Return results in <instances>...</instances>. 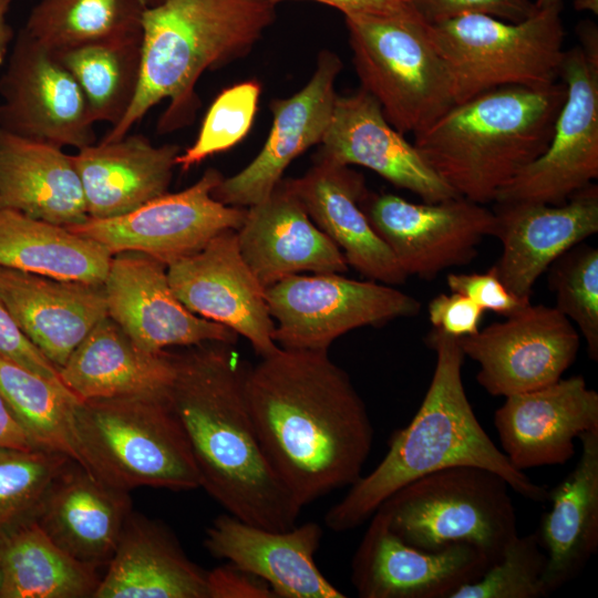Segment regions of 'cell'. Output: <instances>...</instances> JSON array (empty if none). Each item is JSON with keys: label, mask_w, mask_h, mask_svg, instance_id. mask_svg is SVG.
<instances>
[{"label": "cell", "mask_w": 598, "mask_h": 598, "mask_svg": "<svg viewBox=\"0 0 598 598\" xmlns=\"http://www.w3.org/2000/svg\"><path fill=\"white\" fill-rule=\"evenodd\" d=\"M244 391L262 450L301 508L361 477L373 425L328 351L279 347L245 368Z\"/></svg>", "instance_id": "1"}, {"label": "cell", "mask_w": 598, "mask_h": 598, "mask_svg": "<svg viewBox=\"0 0 598 598\" xmlns=\"http://www.w3.org/2000/svg\"><path fill=\"white\" fill-rule=\"evenodd\" d=\"M230 346L212 341L174 353L168 400L189 442L200 487L236 518L287 530L302 508L262 450L244 391L246 365Z\"/></svg>", "instance_id": "2"}, {"label": "cell", "mask_w": 598, "mask_h": 598, "mask_svg": "<svg viewBox=\"0 0 598 598\" xmlns=\"http://www.w3.org/2000/svg\"><path fill=\"white\" fill-rule=\"evenodd\" d=\"M425 343L435 352V368L423 401L367 476L324 515L326 526L344 533L370 519L379 506L404 485L436 471L480 466L499 474L513 491L533 502H546L548 489L514 467L478 422L467 399L457 338L433 328Z\"/></svg>", "instance_id": "3"}, {"label": "cell", "mask_w": 598, "mask_h": 598, "mask_svg": "<svg viewBox=\"0 0 598 598\" xmlns=\"http://www.w3.org/2000/svg\"><path fill=\"white\" fill-rule=\"evenodd\" d=\"M276 4L270 0H166L145 9L135 99L101 141L124 137L163 100L168 105L158 120V133L190 124L199 106L198 79L207 70L247 55L274 23Z\"/></svg>", "instance_id": "4"}, {"label": "cell", "mask_w": 598, "mask_h": 598, "mask_svg": "<svg viewBox=\"0 0 598 598\" xmlns=\"http://www.w3.org/2000/svg\"><path fill=\"white\" fill-rule=\"evenodd\" d=\"M566 85L502 86L453 105L413 145L456 195L485 205L547 148Z\"/></svg>", "instance_id": "5"}, {"label": "cell", "mask_w": 598, "mask_h": 598, "mask_svg": "<svg viewBox=\"0 0 598 598\" xmlns=\"http://www.w3.org/2000/svg\"><path fill=\"white\" fill-rule=\"evenodd\" d=\"M74 425L86 468L114 486L200 487L189 442L168 396L79 401Z\"/></svg>", "instance_id": "6"}, {"label": "cell", "mask_w": 598, "mask_h": 598, "mask_svg": "<svg viewBox=\"0 0 598 598\" xmlns=\"http://www.w3.org/2000/svg\"><path fill=\"white\" fill-rule=\"evenodd\" d=\"M361 87L401 134H419L453 105L450 71L430 27L412 9L344 16Z\"/></svg>", "instance_id": "7"}, {"label": "cell", "mask_w": 598, "mask_h": 598, "mask_svg": "<svg viewBox=\"0 0 598 598\" xmlns=\"http://www.w3.org/2000/svg\"><path fill=\"white\" fill-rule=\"evenodd\" d=\"M509 489L493 471L452 466L404 485L379 508L405 543L430 551L468 544L492 566L518 535Z\"/></svg>", "instance_id": "8"}, {"label": "cell", "mask_w": 598, "mask_h": 598, "mask_svg": "<svg viewBox=\"0 0 598 598\" xmlns=\"http://www.w3.org/2000/svg\"><path fill=\"white\" fill-rule=\"evenodd\" d=\"M561 6L520 22L466 14L429 24L453 81L455 104L502 86L543 87L559 80L565 31Z\"/></svg>", "instance_id": "9"}, {"label": "cell", "mask_w": 598, "mask_h": 598, "mask_svg": "<svg viewBox=\"0 0 598 598\" xmlns=\"http://www.w3.org/2000/svg\"><path fill=\"white\" fill-rule=\"evenodd\" d=\"M274 339L283 349L328 351L350 330L419 315L421 302L391 285L342 274L292 275L266 288Z\"/></svg>", "instance_id": "10"}, {"label": "cell", "mask_w": 598, "mask_h": 598, "mask_svg": "<svg viewBox=\"0 0 598 598\" xmlns=\"http://www.w3.org/2000/svg\"><path fill=\"white\" fill-rule=\"evenodd\" d=\"M223 178L210 167L181 192H167L127 214L87 218L68 229L101 244L112 255L136 251L169 266L198 252L218 234L243 225L247 208L225 205L212 195Z\"/></svg>", "instance_id": "11"}, {"label": "cell", "mask_w": 598, "mask_h": 598, "mask_svg": "<svg viewBox=\"0 0 598 598\" xmlns=\"http://www.w3.org/2000/svg\"><path fill=\"white\" fill-rule=\"evenodd\" d=\"M361 208L404 274L423 279L470 264L496 226L494 212L461 196L415 204L398 195L368 192Z\"/></svg>", "instance_id": "12"}, {"label": "cell", "mask_w": 598, "mask_h": 598, "mask_svg": "<svg viewBox=\"0 0 598 598\" xmlns=\"http://www.w3.org/2000/svg\"><path fill=\"white\" fill-rule=\"evenodd\" d=\"M559 79L566 99L546 151L497 193L494 202L560 205L598 177V63L565 50Z\"/></svg>", "instance_id": "13"}, {"label": "cell", "mask_w": 598, "mask_h": 598, "mask_svg": "<svg viewBox=\"0 0 598 598\" xmlns=\"http://www.w3.org/2000/svg\"><path fill=\"white\" fill-rule=\"evenodd\" d=\"M457 341L464 355L480 365L478 384L491 395L504 398L559 380L580 344L567 317L555 307L530 302L504 321Z\"/></svg>", "instance_id": "14"}, {"label": "cell", "mask_w": 598, "mask_h": 598, "mask_svg": "<svg viewBox=\"0 0 598 598\" xmlns=\"http://www.w3.org/2000/svg\"><path fill=\"white\" fill-rule=\"evenodd\" d=\"M0 127L59 147L95 142L86 99L55 54L21 29L0 78Z\"/></svg>", "instance_id": "15"}, {"label": "cell", "mask_w": 598, "mask_h": 598, "mask_svg": "<svg viewBox=\"0 0 598 598\" xmlns=\"http://www.w3.org/2000/svg\"><path fill=\"white\" fill-rule=\"evenodd\" d=\"M167 275L177 298L195 315L244 337L260 357L279 349L266 288L245 262L235 229L167 266Z\"/></svg>", "instance_id": "16"}, {"label": "cell", "mask_w": 598, "mask_h": 598, "mask_svg": "<svg viewBox=\"0 0 598 598\" xmlns=\"http://www.w3.org/2000/svg\"><path fill=\"white\" fill-rule=\"evenodd\" d=\"M489 566L468 544L430 551L405 543L378 508L352 557L351 581L361 598H451Z\"/></svg>", "instance_id": "17"}, {"label": "cell", "mask_w": 598, "mask_h": 598, "mask_svg": "<svg viewBox=\"0 0 598 598\" xmlns=\"http://www.w3.org/2000/svg\"><path fill=\"white\" fill-rule=\"evenodd\" d=\"M103 286L107 316L145 350L212 341L234 344L238 338L187 309L171 287L167 266L148 255L114 254Z\"/></svg>", "instance_id": "18"}, {"label": "cell", "mask_w": 598, "mask_h": 598, "mask_svg": "<svg viewBox=\"0 0 598 598\" xmlns=\"http://www.w3.org/2000/svg\"><path fill=\"white\" fill-rule=\"evenodd\" d=\"M341 69L338 55L324 50L318 56L311 79L300 91L270 102L274 120L262 148L245 168L220 181L212 192L215 199L246 208L265 200L289 164L321 143L338 96L334 83Z\"/></svg>", "instance_id": "19"}, {"label": "cell", "mask_w": 598, "mask_h": 598, "mask_svg": "<svg viewBox=\"0 0 598 598\" xmlns=\"http://www.w3.org/2000/svg\"><path fill=\"white\" fill-rule=\"evenodd\" d=\"M494 236L502 254L493 265L504 286L530 301L537 279L571 247L598 231V186L578 190L560 205L496 203Z\"/></svg>", "instance_id": "20"}, {"label": "cell", "mask_w": 598, "mask_h": 598, "mask_svg": "<svg viewBox=\"0 0 598 598\" xmlns=\"http://www.w3.org/2000/svg\"><path fill=\"white\" fill-rule=\"evenodd\" d=\"M494 426L511 464L527 468L565 464L575 440L598 429V393L581 375L513 394L495 411Z\"/></svg>", "instance_id": "21"}, {"label": "cell", "mask_w": 598, "mask_h": 598, "mask_svg": "<svg viewBox=\"0 0 598 598\" xmlns=\"http://www.w3.org/2000/svg\"><path fill=\"white\" fill-rule=\"evenodd\" d=\"M319 156L369 168L424 203L458 196L385 118L377 100L360 87L338 95Z\"/></svg>", "instance_id": "22"}, {"label": "cell", "mask_w": 598, "mask_h": 598, "mask_svg": "<svg viewBox=\"0 0 598 598\" xmlns=\"http://www.w3.org/2000/svg\"><path fill=\"white\" fill-rule=\"evenodd\" d=\"M322 534L315 522L271 530L226 513L207 528L204 546L214 557L264 579L276 598H344L315 561Z\"/></svg>", "instance_id": "23"}, {"label": "cell", "mask_w": 598, "mask_h": 598, "mask_svg": "<svg viewBox=\"0 0 598 598\" xmlns=\"http://www.w3.org/2000/svg\"><path fill=\"white\" fill-rule=\"evenodd\" d=\"M236 231L245 262L265 288L302 272L348 271L341 250L312 221L283 179L265 200L247 207Z\"/></svg>", "instance_id": "24"}, {"label": "cell", "mask_w": 598, "mask_h": 598, "mask_svg": "<svg viewBox=\"0 0 598 598\" xmlns=\"http://www.w3.org/2000/svg\"><path fill=\"white\" fill-rule=\"evenodd\" d=\"M312 221L338 246L348 265L370 280L401 285L408 276L361 208V174L318 156L302 176L283 179Z\"/></svg>", "instance_id": "25"}, {"label": "cell", "mask_w": 598, "mask_h": 598, "mask_svg": "<svg viewBox=\"0 0 598 598\" xmlns=\"http://www.w3.org/2000/svg\"><path fill=\"white\" fill-rule=\"evenodd\" d=\"M132 512L130 491L71 460L48 488L34 519L74 559L107 566Z\"/></svg>", "instance_id": "26"}, {"label": "cell", "mask_w": 598, "mask_h": 598, "mask_svg": "<svg viewBox=\"0 0 598 598\" xmlns=\"http://www.w3.org/2000/svg\"><path fill=\"white\" fill-rule=\"evenodd\" d=\"M0 297L23 334L59 370L107 316L102 283L0 267Z\"/></svg>", "instance_id": "27"}, {"label": "cell", "mask_w": 598, "mask_h": 598, "mask_svg": "<svg viewBox=\"0 0 598 598\" xmlns=\"http://www.w3.org/2000/svg\"><path fill=\"white\" fill-rule=\"evenodd\" d=\"M181 152L177 144L155 146L140 134L79 148L72 159L89 218L117 217L167 193Z\"/></svg>", "instance_id": "28"}, {"label": "cell", "mask_w": 598, "mask_h": 598, "mask_svg": "<svg viewBox=\"0 0 598 598\" xmlns=\"http://www.w3.org/2000/svg\"><path fill=\"white\" fill-rule=\"evenodd\" d=\"M93 598H208L207 571L166 525L131 512Z\"/></svg>", "instance_id": "29"}, {"label": "cell", "mask_w": 598, "mask_h": 598, "mask_svg": "<svg viewBox=\"0 0 598 598\" xmlns=\"http://www.w3.org/2000/svg\"><path fill=\"white\" fill-rule=\"evenodd\" d=\"M81 401L126 395L168 396L175 354L140 347L111 317L102 319L59 370Z\"/></svg>", "instance_id": "30"}, {"label": "cell", "mask_w": 598, "mask_h": 598, "mask_svg": "<svg viewBox=\"0 0 598 598\" xmlns=\"http://www.w3.org/2000/svg\"><path fill=\"white\" fill-rule=\"evenodd\" d=\"M0 208L66 228L84 223L86 202L72 155L0 127Z\"/></svg>", "instance_id": "31"}, {"label": "cell", "mask_w": 598, "mask_h": 598, "mask_svg": "<svg viewBox=\"0 0 598 598\" xmlns=\"http://www.w3.org/2000/svg\"><path fill=\"white\" fill-rule=\"evenodd\" d=\"M580 457L548 489L550 508L536 530L547 555L546 597L575 579L598 549V429L582 433Z\"/></svg>", "instance_id": "32"}, {"label": "cell", "mask_w": 598, "mask_h": 598, "mask_svg": "<svg viewBox=\"0 0 598 598\" xmlns=\"http://www.w3.org/2000/svg\"><path fill=\"white\" fill-rule=\"evenodd\" d=\"M97 568L62 550L34 518L0 529V598H87Z\"/></svg>", "instance_id": "33"}, {"label": "cell", "mask_w": 598, "mask_h": 598, "mask_svg": "<svg viewBox=\"0 0 598 598\" xmlns=\"http://www.w3.org/2000/svg\"><path fill=\"white\" fill-rule=\"evenodd\" d=\"M112 256L64 226L0 208V267L103 285Z\"/></svg>", "instance_id": "34"}, {"label": "cell", "mask_w": 598, "mask_h": 598, "mask_svg": "<svg viewBox=\"0 0 598 598\" xmlns=\"http://www.w3.org/2000/svg\"><path fill=\"white\" fill-rule=\"evenodd\" d=\"M0 395L38 447L63 453L86 468L74 425L81 400L64 384L0 352Z\"/></svg>", "instance_id": "35"}, {"label": "cell", "mask_w": 598, "mask_h": 598, "mask_svg": "<svg viewBox=\"0 0 598 598\" xmlns=\"http://www.w3.org/2000/svg\"><path fill=\"white\" fill-rule=\"evenodd\" d=\"M137 0H41L23 30L52 52L142 35Z\"/></svg>", "instance_id": "36"}, {"label": "cell", "mask_w": 598, "mask_h": 598, "mask_svg": "<svg viewBox=\"0 0 598 598\" xmlns=\"http://www.w3.org/2000/svg\"><path fill=\"white\" fill-rule=\"evenodd\" d=\"M80 85L94 123L115 126L140 83L142 35L53 52Z\"/></svg>", "instance_id": "37"}, {"label": "cell", "mask_w": 598, "mask_h": 598, "mask_svg": "<svg viewBox=\"0 0 598 598\" xmlns=\"http://www.w3.org/2000/svg\"><path fill=\"white\" fill-rule=\"evenodd\" d=\"M71 460L40 447H0V529L34 518L51 483Z\"/></svg>", "instance_id": "38"}, {"label": "cell", "mask_w": 598, "mask_h": 598, "mask_svg": "<svg viewBox=\"0 0 598 598\" xmlns=\"http://www.w3.org/2000/svg\"><path fill=\"white\" fill-rule=\"evenodd\" d=\"M547 270L555 308L577 324L589 358L598 361V249L580 243Z\"/></svg>", "instance_id": "39"}, {"label": "cell", "mask_w": 598, "mask_h": 598, "mask_svg": "<svg viewBox=\"0 0 598 598\" xmlns=\"http://www.w3.org/2000/svg\"><path fill=\"white\" fill-rule=\"evenodd\" d=\"M260 92L255 80L221 91L208 109L195 142L176 157V166L188 171L238 144L254 123Z\"/></svg>", "instance_id": "40"}, {"label": "cell", "mask_w": 598, "mask_h": 598, "mask_svg": "<svg viewBox=\"0 0 598 598\" xmlns=\"http://www.w3.org/2000/svg\"><path fill=\"white\" fill-rule=\"evenodd\" d=\"M547 555L537 532L517 535L484 575L456 589L451 598L546 597L544 575Z\"/></svg>", "instance_id": "41"}, {"label": "cell", "mask_w": 598, "mask_h": 598, "mask_svg": "<svg viewBox=\"0 0 598 598\" xmlns=\"http://www.w3.org/2000/svg\"><path fill=\"white\" fill-rule=\"evenodd\" d=\"M409 6L427 24L466 14L520 22L538 11L530 0H409Z\"/></svg>", "instance_id": "42"}, {"label": "cell", "mask_w": 598, "mask_h": 598, "mask_svg": "<svg viewBox=\"0 0 598 598\" xmlns=\"http://www.w3.org/2000/svg\"><path fill=\"white\" fill-rule=\"evenodd\" d=\"M446 283L452 292L466 296L484 311L504 317L530 302L513 295L501 281L494 266L483 274H448Z\"/></svg>", "instance_id": "43"}, {"label": "cell", "mask_w": 598, "mask_h": 598, "mask_svg": "<svg viewBox=\"0 0 598 598\" xmlns=\"http://www.w3.org/2000/svg\"><path fill=\"white\" fill-rule=\"evenodd\" d=\"M427 313L433 328L462 338L480 330L484 310L466 296L452 292L432 298L427 305Z\"/></svg>", "instance_id": "44"}, {"label": "cell", "mask_w": 598, "mask_h": 598, "mask_svg": "<svg viewBox=\"0 0 598 598\" xmlns=\"http://www.w3.org/2000/svg\"><path fill=\"white\" fill-rule=\"evenodd\" d=\"M0 352L30 371L63 384L59 369L23 334L1 297Z\"/></svg>", "instance_id": "45"}, {"label": "cell", "mask_w": 598, "mask_h": 598, "mask_svg": "<svg viewBox=\"0 0 598 598\" xmlns=\"http://www.w3.org/2000/svg\"><path fill=\"white\" fill-rule=\"evenodd\" d=\"M208 598H276L260 577L227 561L207 571Z\"/></svg>", "instance_id": "46"}, {"label": "cell", "mask_w": 598, "mask_h": 598, "mask_svg": "<svg viewBox=\"0 0 598 598\" xmlns=\"http://www.w3.org/2000/svg\"><path fill=\"white\" fill-rule=\"evenodd\" d=\"M278 3L281 0H270ZM349 14H392L406 11L410 8L409 0H312Z\"/></svg>", "instance_id": "47"}, {"label": "cell", "mask_w": 598, "mask_h": 598, "mask_svg": "<svg viewBox=\"0 0 598 598\" xmlns=\"http://www.w3.org/2000/svg\"><path fill=\"white\" fill-rule=\"evenodd\" d=\"M0 447L31 450L38 446L0 395ZM41 448V447H40Z\"/></svg>", "instance_id": "48"}, {"label": "cell", "mask_w": 598, "mask_h": 598, "mask_svg": "<svg viewBox=\"0 0 598 598\" xmlns=\"http://www.w3.org/2000/svg\"><path fill=\"white\" fill-rule=\"evenodd\" d=\"M579 48L588 60L598 63V29L590 20L581 21L576 28Z\"/></svg>", "instance_id": "49"}, {"label": "cell", "mask_w": 598, "mask_h": 598, "mask_svg": "<svg viewBox=\"0 0 598 598\" xmlns=\"http://www.w3.org/2000/svg\"><path fill=\"white\" fill-rule=\"evenodd\" d=\"M11 1L0 0V64L4 61L13 39V30L7 21V13Z\"/></svg>", "instance_id": "50"}, {"label": "cell", "mask_w": 598, "mask_h": 598, "mask_svg": "<svg viewBox=\"0 0 598 598\" xmlns=\"http://www.w3.org/2000/svg\"><path fill=\"white\" fill-rule=\"evenodd\" d=\"M574 9L577 11H589L598 13V0H574Z\"/></svg>", "instance_id": "51"}, {"label": "cell", "mask_w": 598, "mask_h": 598, "mask_svg": "<svg viewBox=\"0 0 598 598\" xmlns=\"http://www.w3.org/2000/svg\"><path fill=\"white\" fill-rule=\"evenodd\" d=\"M564 0H535V6L538 10L547 9L555 6H561Z\"/></svg>", "instance_id": "52"}, {"label": "cell", "mask_w": 598, "mask_h": 598, "mask_svg": "<svg viewBox=\"0 0 598 598\" xmlns=\"http://www.w3.org/2000/svg\"><path fill=\"white\" fill-rule=\"evenodd\" d=\"M145 9H152L161 6L166 0H137Z\"/></svg>", "instance_id": "53"}]
</instances>
